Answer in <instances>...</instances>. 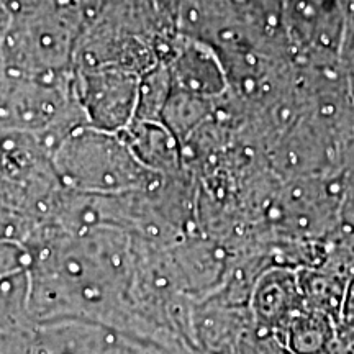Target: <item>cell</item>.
I'll use <instances>...</instances> for the list:
<instances>
[{
  "instance_id": "6da1fadb",
  "label": "cell",
  "mask_w": 354,
  "mask_h": 354,
  "mask_svg": "<svg viewBox=\"0 0 354 354\" xmlns=\"http://www.w3.org/2000/svg\"><path fill=\"white\" fill-rule=\"evenodd\" d=\"M289 44L313 66L339 62L349 28L341 0H284Z\"/></svg>"
},
{
  "instance_id": "7a4b0ae2",
  "label": "cell",
  "mask_w": 354,
  "mask_h": 354,
  "mask_svg": "<svg viewBox=\"0 0 354 354\" xmlns=\"http://www.w3.org/2000/svg\"><path fill=\"white\" fill-rule=\"evenodd\" d=\"M339 61H341L346 77L354 84V22L349 23V28L346 31L341 53H339Z\"/></svg>"
},
{
  "instance_id": "3957f363",
  "label": "cell",
  "mask_w": 354,
  "mask_h": 354,
  "mask_svg": "<svg viewBox=\"0 0 354 354\" xmlns=\"http://www.w3.org/2000/svg\"><path fill=\"white\" fill-rule=\"evenodd\" d=\"M341 316L343 320L349 325L351 328H354V275L351 277L348 287L344 289V295H343V303H341Z\"/></svg>"
},
{
  "instance_id": "277c9868",
  "label": "cell",
  "mask_w": 354,
  "mask_h": 354,
  "mask_svg": "<svg viewBox=\"0 0 354 354\" xmlns=\"http://www.w3.org/2000/svg\"><path fill=\"white\" fill-rule=\"evenodd\" d=\"M341 3L344 7V12L348 15V20L349 23L354 22V0H341Z\"/></svg>"
}]
</instances>
